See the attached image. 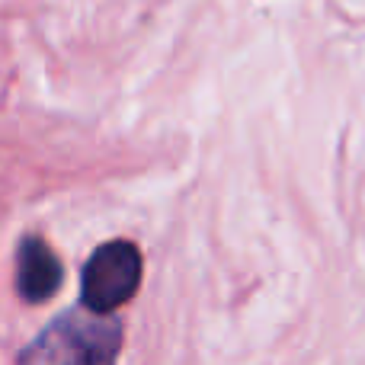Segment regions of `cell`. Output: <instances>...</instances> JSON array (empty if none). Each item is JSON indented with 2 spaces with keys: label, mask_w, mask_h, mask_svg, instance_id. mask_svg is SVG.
<instances>
[{
  "label": "cell",
  "mask_w": 365,
  "mask_h": 365,
  "mask_svg": "<svg viewBox=\"0 0 365 365\" xmlns=\"http://www.w3.org/2000/svg\"><path fill=\"white\" fill-rule=\"evenodd\" d=\"M141 285V253L132 240H109L96 247L81 276V292L87 308L115 314L125 302H132Z\"/></svg>",
  "instance_id": "cell-2"
},
{
  "label": "cell",
  "mask_w": 365,
  "mask_h": 365,
  "mask_svg": "<svg viewBox=\"0 0 365 365\" xmlns=\"http://www.w3.org/2000/svg\"><path fill=\"white\" fill-rule=\"evenodd\" d=\"M61 285V263L42 237H23L16 253V289L26 302L38 304Z\"/></svg>",
  "instance_id": "cell-3"
},
{
  "label": "cell",
  "mask_w": 365,
  "mask_h": 365,
  "mask_svg": "<svg viewBox=\"0 0 365 365\" xmlns=\"http://www.w3.org/2000/svg\"><path fill=\"white\" fill-rule=\"evenodd\" d=\"M122 349V321L87 304L58 314L23 349L19 365H115Z\"/></svg>",
  "instance_id": "cell-1"
}]
</instances>
